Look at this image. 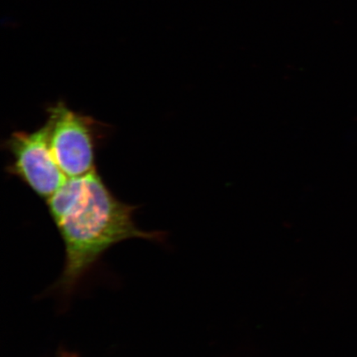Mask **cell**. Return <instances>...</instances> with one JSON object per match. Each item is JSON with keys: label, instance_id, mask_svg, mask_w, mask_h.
Here are the masks:
<instances>
[{"label": "cell", "instance_id": "6da1fadb", "mask_svg": "<svg viewBox=\"0 0 357 357\" xmlns=\"http://www.w3.org/2000/svg\"><path fill=\"white\" fill-rule=\"evenodd\" d=\"M47 204L65 245L57 287L66 294L77 288L113 245L132 238L159 240L162 235L141 230L133 220L137 207L116 198L96 169L67 178Z\"/></svg>", "mask_w": 357, "mask_h": 357}, {"label": "cell", "instance_id": "7a4b0ae2", "mask_svg": "<svg viewBox=\"0 0 357 357\" xmlns=\"http://www.w3.org/2000/svg\"><path fill=\"white\" fill-rule=\"evenodd\" d=\"M4 146L13 158L8 172L19 177L39 197L50 198L68 178L52 154L48 121L33 132L12 133Z\"/></svg>", "mask_w": 357, "mask_h": 357}, {"label": "cell", "instance_id": "3957f363", "mask_svg": "<svg viewBox=\"0 0 357 357\" xmlns=\"http://www.w3.org/2000/svg\"><path fill=\"white\" fill-rule=\"evenodd\" d=\"M50 146L58 166L68 177L86 175L95 168V124L63 102L48 109Z\"/></svg>", "mask_w": 357, "mask_h": 357}, {"label": "cell", "instance_id": "277c9868", "mask_svg": "<svg viewBox=\"0 0 357 357\" xmlns=\"http://www.w3.org/2000/svg\"><path fill=\"white\" fill-rule=\"evenodd\" d=\"M60 357H75V356H74L73 355H69V354H65L63 355H61Z\"/></svg>", "mask_w": 357, "mask_h": 357}]
</instances>
